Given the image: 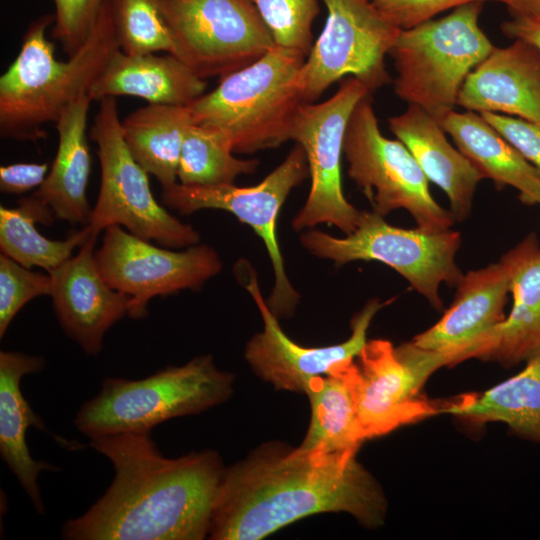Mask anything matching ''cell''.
<instances>
[{
  "label": "cell",
  "mask_w": 540,
  "mask_h": 540,
  "mask_svg": "<svg viewBox=\"0 0 540 540\" xmlns=\"http://www.w3.org/2000/svg\"><path fill=\"white\" fill-rule=\"evenodd\" d=\"M89 446L113 465L105 493L67 520L68 540H201L208 536L213 503L224 470L217 452L164 456L151 432L91 438Z\"/></svg>",
  "instance_id": "obj_1"
},
{
  "label": "cell",
  "mask_w": 540,
  "mask_h": 540,
  "mask_svg": "<svg viewBox=\"0 0 540 540\" xmlns=\"http://www.w3.org/2000/svg\"><path fill=\"white\" fill-rule=\"evenodd\" d=\"M335 453L267 445L223 470L209 538L258 540L318 513L346 512L368 528L383 524L386 499L356 460Z\"/></svg>",
  "instance_id": "obj_2"
},
{
  "label": "cell",
  "mask_w": 540,
  "mask_h": 540,
  "mask_svg": "<svg viewBox=\"0 0 540 540\" xmlns=\"http://www.w3.org/2000/svg\"><path fill=\"white\" fill-rule=\"evenodd\" d=\"M55 15L33 20L21 48L0 77V135L36 142L46 137L44 126L55 123L62 110L88 93L110 57L120 49L108 0L84 44L67 61L58 60L46 37Z\"/></svg>",
  "instance_id": "obj_3"
},
{
  "label": "cell",
  "mask_w": 540,
  "mask_h": 540,
  "mask_svg": "<svg viewBox=\"0 0 540 540\" xmlns=\"http://www.w3.org/2000/svg\"><path fill=\"white\" fill-rule=\"evenodd\" d=\"M305 57L275 45L256 62L220 78L188 105L192 119L222 131L234 153H254L291 140Z\"/></svg>",
  "instance_id": "obj_4"
},
{
  "label": "cell",
  "mask_w": 540,
  "mask_h": 540,
  "mask_svg": "<svg viewBox=\"0 0 540 540\" xmlns=\"http://www.w3.org/2000/svg\"><path fill=\"white\" fill-rule=\"evenodd\" d=\"M232 387L233 376L218 369L212 356L203 355L138 380L104 378L99 393L82 404L73 423L89 439L151 432L167 420L223 403Z\"/></svg>",
  "instance_id": "obj_5"
},
{
  "label": "cell",
  "mask_w": 540,
  "mask_h": 540,
  "mask_svg": "<svg viewBox=\"0 0 540 540\" xmlns=\"http://www.w3.org/2000/svg\"><path fill=\"white\" fill-rule=\"evenodd\" d=\"M481 2L400 30L389 55L394 60L395 94L440 120L457 105L469 73L494 49L479 26Z\"/></svg>",
  "instance_id": "obj_6"
},
{
  "label": "cell",
  "mask_w": 540,
  "mask_h": 540,
  "mask_svg": "<svg viewBox=\"0 0 540 540\" xmlns=\"http://www.w3.org/2000/svg\"><path fill=\"white\" fill-rule=\"evenodd\" d=\"M300 240L311 254L339 265L362 260L390 266L439 310L443 307L441 284L456 286L463 276L455 260L459 232L395 227L374 211H360L356 228L344 238L311 230Z\"/></svg>",
  "instance_id": "obj_7"
},
{
  "label": "cell",
  "mask_w": 540,
  "mask_h": 540,
  "mask_svg": "<svg viewBox=\"0 0 540 540\" xmlns=\"http://www.w3.org/2000/svg\"><path fill=\"white\" fill-rule=\"evenodd\" d=\"M99 102L90 138L97 146L101 177L87 225L98 235L111 225H120L166 248L198 244L199 233L155 199L149 174L135 161L125 143L116 98L107 97Z\"/></svg>",
  "instance_id": "obj_8"
},
{
  "label": "cell",
  "mask_w": 540,
  "mask_h": 540,
  "mask_svg": "<svg viewBox=\"0 0 540 540\" xmlns=\"http://www.w3.org/2000/svg\"><path fill=\"white\" fill-rule=\"evenodd\" d=\"M343 154L348 175L381 216L396 209L408 211L417 227L449 230L455 219L429 191L428 179L400 140L385 137L373 108L371 93L355 106L348 121Z\"/></svg>",
  "instance_id": "obj_9"
},
{
  "label": "cell",
  "mask_w": 540,
  "mask_h": 540,
  "mask_svg": "<svg viewBox=\"0 0 540 540\" xmlns=\"http://www.w3.org/2000/svg\"><path fill=\"white\" fill-rule=\"evenodd\" d=\"M174 56L198 77H223L275 46L250 0H160Z\"/></svg>",
  "instance_id": "obj_10"
},
{
  "label": "cell",
  "mask_w": 540,
  "mask_h": 540,
  "mask_svg": "<svg viewBox=\"0 0 540 540\" xmlns=\"http://www.w3.org/2000/svg\"><path fill=\"white\" fill-rule=\"evenodd\" d=\"M327 19L300 70L305 103H312L336 81L353 76L370 93L391 82L385 57L400 30L369 0H322Z\"/></svg>",
  "instance_id": "obj_11"
},
{
  "label": "cell",
  "mask_w": 540,
  "mask_h": 540,
  "mask_svg": "<svg viewBox=\"0 0 540 540\" xmlns=\"http://www.w3.org/2000/svg\"><path fill=\"white\" fill-rule=\"evenodd\" d=\"M358 357L360 366L351 364L350 377L365 440L442 413L444 404L420 394L428 377L445 366L440 353L412 341L394 348L387 340L375 339L365 343Z\"/></svg>",
  "instance_id": "obj_12"
},
{
  "label": "cell",
  "mask_w": 540,
  "mask_h": 540,
  "mask_svg": "<svg viewBox=\"0 0 540 540\" xmlns=\"http://www.w3.org/2000/svg\"><path fill=\"white\" fill-rule=\"evenodd\" d=\"M367 87L353 76L343 78L337 91L323 102L303 103L296 114L291 140L306 155L311 187L307 200L292 222L296 231L318 224L333 225L349 234L360 211L344 196L341 157L346 127Z\"/></svg>",
  "instance_id": "obj_13"
},
{
  "label": "cell",
  "mask_w": 540,
  "mask_h": 540,
  "mask_svg": "<svg viewBox=\"0 0 540 540\" xmlns=\"http://www.w3.org/2000/svg\"><path fill=\"white\" fill-rule=\"evenodd\" d=\"M308 175L305 152L296 144L285 160L255 186H186L176 183L162 189L161 198L165 206L182 215L201 209H221L253 228L264 241L275 274L268 306L275 316H287L294 311L300 296L286 274L276 234L277 218L290 191Z\"/></svg>",
  "instance_id": "obj_14"
},
{
  "label": "cell",
  "mask_w": 540,
  "mask_h": 540,
  "mask_svg": "<svg viewBox=\"0 0 540 540\" xmlns=\"http://www.w3.org/2000/svg\"><path fill=\"white\" fill-rule=\"evenodd\" d=\"M95 256L108 285L130 296L128 316L135 320L147 316L153 297L198 290L222 268L219 255L208 245L195 244L184 251H172L151 244L120 225L104 230Z\"/></svg>",
  "instance_id": "obj_15"
},
{
  "label": "cell",
  "mask_w": 540,
  "mask_h": 540,
  "mask_svg": "<svg viewBox=\"0 0 540 540\" xmlns=\"http://www.w3.org/2000/svg\"><path fill=\"white\" fill-rule=\"evenodd\" d=\"M535 238L530 234L498 262L463 274L451 306L412 343L440 353L445 366L480 359L492 332L506 318L504 307L513 276Z\"/></svg>",
  "instance_id": "obj_16"
},
{
  "label": "cell",
  "mask_w": 540,
  "mask_h": 540,
  "mask_svg": "<svg viewBox=\"0 0 540 540\" xmlns=\"http://www.w3.org/2000/svg\"><path fill=\"white\" fill-rule=\"evenodd\" d=\"M246 288L253 297L264 322L263 331L248 342L245 358L252 369L276 389L304 392L309 379L328 374L338 363L353 360L365 345L371 320L384 304L369 301L355 316L352 334L346 341L326 347H303L281 329L251 272Z\"/></svg>",
  "instance_id": "obj_17"
},
{
  "label": "cell",
  "mask_w": 540,
  "mask_h": 540,
  "mask_svg": "<svg viewBox=\"0 0 540 540\" xmlns=\"http://www.w3.org/2000/svg\"><path fill=\"white\" fill-rule=\"evenodd\" d=\"M97 237L93 233L75 256L48 272L49 296L62 330L93 356L101 353L106 332L128 315L131 299L102 276L95 256Z\"/></svg>",
  "instance_id": "obj_18"
},
{
  "label": "cell",
  "mask_w": 540,
  "mask_h": 540,
  "mask_svg": "<svg viewBox=\"0 0 540 540\" xmlns=\"http://www.w3.org/2000/svg\"><path fill=\"white\" fill-rule=\"evenodd\" d=\"M457 105L540 124V51L522 40L494 47L465 79Z\"/></svg>",
  "instance_id": "obj_19"
},
{
  "label": "cell",
  "mask_w": 540,
  "mask_h": 540,
  "mask_svg": "<svg viewBox=\"0 0 540 540\" xmlns=\"http://www.w3.org/2000/svg\"><path fill=\"white\" fill-rule=\"evenodd\" d=\"M388 126L411 152L428 181L445 192L455 221L465 220L484 176L451 145L439 120L409 104L403 113L388 119Z\"/></svg>",
  "instance_id": "obj_20"
},
{
  "label": "cell",
  "mask_w": 540,
  "mask_h": 540,
  "mask_svg": "<svg viewBox=\"0 0 540 540\" xmlns=\"http://www.w3.org/2000/svg\"><path fill=\"white\" fill-rule=\"evenodd\" d=\"M45 366V359L17 351L0 352V454L10 471L39 514L45 507L41 498L38 477L42 471H59L60 468L32 457L26 433L29 427L47 431L21 391L24 376L37 373Z\"/></svg>",
  "instance_id": "obj_21"
},
{
  "label": "cell",
  "mask_w": 540,
  "mask_h": 540,
  "mask_svg": "<svg viewBox=\"0 0 540 540\" xmlns=\"http://www.w3.org/2000/svg\"><path fill=\"white\" fill-rule=\"evenodd\" d=\"M92 101L84 93L62 110L54 123L58 134L55 158L44 182L32 194L55 218L84 226L92 211L87 198L91 155L86 134Z\"/></svg>",
  "instance_id": "obj_22"
},
{
  "label": "cell",
  "mask_w": 540,
  "mask_h": 540,
  "mask_svg": "<svg viewBox=\"0 0 540 540\" xmlns=\"http://www.w3.org/2000/svg\"><path fill=\"white\" fill-rule=\"evenodd\" d=\"M206 80L172 54L130 55L117 50L90 86L92 100L134 96L148 104L188 106L205 93Z\"/></svg>",
  "instance_id": "obj_23"
},
{
  "label": "cell",
  "mask_w": 540,
  "mask_h": 540,
  "mask_svg": "<svg viewBox=\"0 0 540 540\" xmlns=\"http://www.w3.org/2000/svg\"><path fill=\"white\" fill-rule=\"evenodd\" d=\"M460 152L497 188L512 186L526 205L540 204V170L527 161L482 116L450 111L439 120Z\"/></svg>",
  "instance_id": "obj_24"
},
{
  "label": "cell",
  "mask_w": 540,
  "mask_h": 540,
  "mask_svg": "<svg viewBox=\"0 0 540 540\" xmlns=\"http://www.w3.org/2000/svg\"><path fill=\"white\" fill-rule=\"evenodd\" d=\"M353 360L338 363L328 374L309 379L304 392L311 420L299 448L321 453L357 450L365 440L361 431L350 377Z\"/></svg>",
  "instance_id": "obj_25"
},
{
  "label": "cell",
  "mask_w": 540,
  "mask_h": 540,
  "mask_svg": "<svg viewBox=\"0 0 540 540\" xmlns=\"http://www.w3.org/2000/svg\"><path fill=\"white\" fill-rule=\"evenodd\" d=\"M193 123L188 106L167 104H148L121 121L131 155L162 189L177 183L185 133Z\"/></svg>",
  "instance_id": "obj_26"
},
{
  "label": "cell",
  "mask_w": 540,
  "mask_h": 540,
  "mask_svg": "<svg viewBox=\"0 0 540 540\" xmlns=\"http://www.w3.org/2000/svg\"><path fill=\"white\" fill-rule=\"evenodd\" d=\"M442 413L479 424L501 421L518 435L540 442V353L517 375L488 391L445 403Z\"/></svg>",
  "instance_id": "obj_27"
},
{
  "label": "cell",
  "mask_w": 540,
  "mask_h": 540,
  "mask_svg": "<svg viewBox=\"0 0 540 540\" xmlns=\"http://www.w3.org/2000/svg\"><path fill=\"white\" fill-rule=\"evenodd\" d=\"M513 306L492 332L481 356L505 366L528 361L540 353V248L537 237L512 279Z\"/></svg>",
  "instance_id": "obj_28"
},
{
  "label": "cell",
  "mask_w": 540,
  "mask_h": 540,
  "mask_svg": "<svg viewBox=\"0 0 540 540\" xmlns=\"http://www.w3.org/2000/svg\"><path fill=\"white\" fill-rule=\"evenodd\" d=\"M55 216L50 208L32 195L21 198L17 207H0L1 253L27 267L47 272L57 268L73 255L93 234L89 225L64 240L43 236L36 224L50 225Z\"/></svg>",
  "instance_id": "obj_29"
},
{
  "label": "cell",
  "mask_w": 540,
  "mask_h": 540,
  "mask_svg": "<svg viewBox=\"0 0 540 540\" xmlns=\"http://www.w3.org/2000/svg\"><path fill=\"white\" fill-rule=\"evenodd\" d=\"M230 139L220 130L193 123L185 133L178 167L179 183L186 186L234 184L255 172L259 162L236 158Z\"/></svg>",
  "instance_id": "obj_30"
},
{
  "label": "cell",
  "mask_w": 540,
  "mask_h": 540,
  "mask_svg": "<svg viewBox=\"0 0 540 540\" xmlns=\"http://www.w3.org/2000/svg\"><path fill=\"white\" fill-rule=\"evenodd\" d=\"M120 50L130 55L174 54L160 0H108Z\"/></svg>",
  "instance_id": "obj_31"
},
{
  "label": "cell",
  "mask_w": 540,
  "mask_h": 540,
  "mask_svg": "<svg viewBox=\"0 0 540 540\" xmlns=\"http://www.w3.org/2000/svg\"><path fill=\"white\" fill-rule=\"evenodd\" d=\"M270 31L275 45L308 56L312 26L320 13L318 0H250Z\"/></svg>",
  "instance_id": "obj_32"
},
{
  "label": "cell",
  "mask_w": 540,
  "mask_h": 540,
  "mask_svg": "<svg viewBox=\"0 0 540 540\" xmlns=\"http://www.w3.org/2000/svg\"><path fill=\"white\" fill-rule=\"evenodd\" d=\"M51 277L0 255V337L16 314L32 299L50 295Z\"/></svg>",
  "instance_id": "obj_33"
},
{
  "label": "cell",
  "mask_w": 540,
  "mask_h": 540,
  "mask_svg": "<svg viewBox=\"0 0 540 540\" xmlns=\"http://www.w3.org/2000/svg\"><path fill=\"white\" fill-rule=\"evenodd\" d=\"M52 37L70 57L84 44L106 0H54Z\"/></svg>",
  "instance_id": "obj_34"
},
{
  "label": "cell",
  "mask_w": 540,
  "mask_h": 540,
  "mask_svg": "<svg viewBox=\"0 0 540 540\" xmlns=\"http://www.w3.org/2000/svg\"><path fill=\"white\" fill-rule=\"evenodd\" d=\"M373 6L393 25L401 30L412 28L436 15L474 2L506 0H369Z\"/></svg>",
  "instance_id": "obj_35"
},
{
  "label": "cell",
  "mask_w": 540,
  "mask_h": 540,
  "mask_svg": "<svg viewBox=\"0 0 540 540\" xmlns=\"http://www.w3.org/2000/svg\"><path fill=\"white\" fill-rule=\"evenodd\" d=\"M479 114L527 161L540 170V124L500 113Z\"/></svg>",
  "instance_id": "obj_36"
},
{
  "label": "cell",
  "mask_w": 540,
  "mask_h": 540,
  "mask_svg": "<svg viewBox=\"0 0 540 540\" xmlns=\"http://www.w3.org/2000/svg\"><path fill=\"white\" fill-rule=\"evenodd\" d=\"M49 172L47 163L20 162L0 167V190L23 194L39 188Z\"/></svg>",
  "instance_id": "obj_37"
},
{
  "label": "cell",
  "mask_w": 540,
  "mask_h": 540,
  "mask_svg": "<svg viewBox=\"0 0 540 540\" xmlns=\"http://www.w3.org/2000/svg\"><path fill=\"white\" fill-rule=\"evenodd\" d=\"M501 31L506 37L527 42L540 51V19L512 17L501 24Z\"/></svg>",
  "instance_id": "obj_38"
},
{
  "label": "cell",
  "mask_w": 540,
  "mask_h": 540,
  "mask_svg": "<svg viewBox=\"0 0 540 540\" xmlns=\"http://www.w3.org/2000/svg\"><path fill=\"white\" fill-rule=\"evenodd\" d=\"M512 17L540 19V0H506Z\"/></svg>",
  "instance_id": "obj_39"
}]
</instances>
